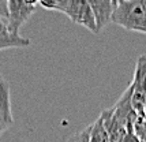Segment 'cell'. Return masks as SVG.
Masks as SVG:
<instances>
[{
    "mask_svg": "<svg viewBox=\"0 0 146 142\" xmlns=\"http://www.w3.org/2000/svg\"><path fill=\"white\" fill-rule=\"evenodd\" d=\"M3 81H4V79H3V78H1V74H0V84H1V82H3Z\"/></svg>",
    "mask_w": 146,
    "mask_h": 142,
    "instance_id": "5bb4252c",
    "label": "cell"
},
{
    "mask_svg": "<svg viewBox=\"0 0 146 142\" xmlns=\"http://www.w3.org/2000/svg\"><path fill=\"white\" fill-rule=\"evenodd\" d=\"M14 124L10 100V86L6 81L0 84V135Z\"/></svg>",
    "mask_w": 146,
    "mask_h": 142,
    "instance_id": "8992f818",
    "label": "cell"
},
{
    "mask_svg": "<svg viewBox=\"0 0 146 142\" xmlns=\"http://www.w3.org/2000/svg\"><path fill=\"white\" fill-rule=\"evenodd\" d=\"M89 137H90V129L82 130V131H78L75 134H72L70 138H67L66 142H89Z\"/></svg>",
    "mask_w": 146,
    "mask_h": 142,
    "instance_id": "30bf717a",
    "label": "cell"
},
{
    "mask_svg": "<svg viewBox=\"0 0 146 142\" xmlns=\"http://www.w3.org/2000/svg\"><path fill=\"white\" fill-rule=\"evenodd\" d=\"M134 134L141 141H146V115H138L134 124Z\"/></svg>",
    "mask_w": 146,
    "mask_h": 142,
    "instance_id": "9c48e42d",
    "label": "cell"
},
{
    "mask_svg": "<svg viewBox=\"0 0 146 142\" xmlns=\"http://www.w3.org/2000/svg\"><path fill=\"white\" fill-rule=\"evenodd\" d=\"M145 115H146V104H145Z\"/></svg>",
    "mask_w": 146,
    "mask_h": 142,
    "instance_id": "9a60e30c",
    "label": "cell"
},
{
    "mask_svg": "<svg viewBox=\"0 0 146 142\" xmlns=\"http://www.w3.org/2000/svg\"><path fill=\"white\" fill-rule=\"evenodd\" d=\"M89 4L92 7L93 14H94L97 33H98L112 21L113 13L116 10V7H117V1H112V0H90Z\"/></svg>",
    "mask_w": 146,
    "mask_h": 142,
    "instance_id": "5b68a950",
    "label": "cell"
},
{
    "mask_svg": "<svg viewBox=\"0 0 146 142\" xmlns=\"http://www.w3.org/2000/svg\"><path fill=\"white\" fill-rule=\"evenodd\" d=\"M121 142H141V139L134 133H127L124 135V138L121 139Z\"/></svg>",
    "mask_w": 146,
    "mask_h": 142,
    "instance_id": "7c38bea8",
    "label": "cell"
},
{
    "mask_svg": "<svg viewBox=\"0 0 146 142\" xmlns=\"http://www.w3.org/2000/svg\"><path fill=\"white\" fill-rule=\"evenodd\" d=\"M30 44L32 41L27 37L13 34L7 29H0V51L8 48H23V46H29Z\"/></svg>",
    "mask_w": 146,
    "mask_h": 142,
    "instance_id": "52a82bcc",
    "label": "cell"
},
{
    "mask_svg": "<svg viewBox=\"0 0 146 142\" xmlns=\"http://www.w3.org/2000/svg\"><path fill=\"white\" fill-rule=\"evenodd\" d=\"M141 142H146V141H141Z\"/></svg>",
    "mask_w": 146,
    "mask_h": 142,
    "instance_id": "2e32d148",
    "label": "cell"
},
{
    "mask_svg": "<svg viewBox=\"0 0 146 142\" xmlns=\"http://www.w3.org/2000/svg\"><path fill=\"white\" fill-rule=\"evenodd\" d=\"M8 17H10V10H8V1L6 0H0V22L7 27V22H8Z\"/></svg>",
    "mask_w": 146,
    "mask_h": 142,
    "instance_id": "8fae6325",
    "label": "cell"
},
{
    "mask_svg": "<svg viewBox=\"0 0 146 142\" xmlns=\"http://www.w3.org/2000/svg\"><path fill=\"white\" fill-rule=\"evenodd\" d=\"M38 4L46 10H55L67 15L74 23L86 27L92 33H97L94 14L89 1L85 0H41Z\"/></svg>",
    "mask_w": 146,
    "mask_h": 142,
    "instance_id": "6da1fadb",
    "label": "cell"
},
{
    "mask_svg": "<svg viewBox=\"0 0 146 142\" xmlns=\"http://www.w3.org/2000/svg\"><path fill=\"white\" fill-rule=\"evenodd\" d=\"M112 22L130 32L146 34V0H120Z\"/></svg>",
    "mask_w": 146,
    "mask_h": 142,
    "instance_id": "7a4b0ae2",
    "label": "cell"
},
{
    "mask_svg": "<svg viewBox=\"0 0 146 142\" xmlns=\"http://www.w3.org/2000/svg\"><path fill=\"white\" fill-rule=\"evenodd\" d=\"M90 129V137H89V142H111L109 138L108 130L105 127V123L102 116H100L96 119V122L89 126Z\"/></svg>",
    "mask_w": 146,
    "mask_h": 142,
    "instance_id": "ba28073f",
    "label": "cell"
},
{
    "mask_svg": "<svg viewBox=\"0 0 146 142\" xmlns=\"http://www.w3.org/2000/svg\"><path fill=\"white\" fill-rule=\"evenodd\" d=\"M37 1H26V0H8L10 17L7 22V30L13 34H19L21 27L33 14L36 13Z\"/></svg>",
    "mask_w": 146,
    "mask_h": 142,
    "instance_id": "277c9868",
    "label": "cell"
},
{
    "mask_svg": "<svg viewBox=\"0 0 146 142\" xmlns=\"http://www.w3.org/2000/svg\"><path fill=\"white\" fill-rule=\"evenodd\" d=\"M0 29H7V27H6V26H4V25H3L1 22H0Z\"/></svg>",
    "mask_w": 146,
    "mask_h": 142,
    "instance_id": "4fadbf2b",
    "label": "cell"
},
{
    "mask_svg": "<svg viewBox=\"0 0 146 142\" xmlns=\"http://www.w3.org/2000/svg\"><path fill=\"white\" fill-rule=\"evenodd\" d=\"M133 89V108L138 115H145L146 104V55H141L134 71L133 82L130 84Z\"/></svg>",
    "mask_w": 146,
    "mask_h": 142,
    "instance_id": "3957f363",
    "label": "cell"
}]
</instances>
